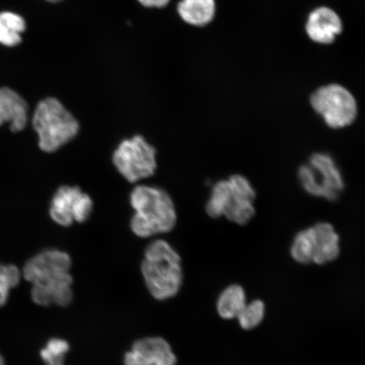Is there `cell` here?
<instances>
[{
	"label": "cell",
	"instance_id": "1",
	"mask_svg": "<svg viewBox=\"0 0 365 365\" xmlns=\"http://www.w3.org/2000/svg\"><path fill=\"white\" fill-rule=\"evenodd\" d=\"M71 267L70 255L57 249L43 250L29 259L21 273L31 285L34 303L43 307L70 305L74 299Z\"/></svg>",
	"mask_w": 365,
	"mask_h": 365
},
{
	"label": "cell",
	"instance_id": "2",
	"mask_svg": "<svg viewBox=\"0 0 365 365\" xmlns=\"http://www.w3.org/2000/svg\"><path fill=\"white\" fill-rule=\"evenodd\" d=\"M130 203L135 212L130 230L140 238L168 234L176 226L175 203L170 195L158 186L136 185L130 195Z\"/></svg>",
	"mask_w": 365,
	"mask_h": 365
},
{
	"label": "cell",
	"instance_id": "3",
	"mask_svg": "<svg viewBox=\"0 0 365 365\" xmlns=\"http://www.w3.org/2000/svg\"><path fill=\"white\" fill-rule=\"evenodd\" d=\"M141 274L154 299H172L180 291L184 279L180 255L168 241L154 240L145 250Z\"/></svg>",
	"mask_w": 365,
	"mask_h": 365
},
{
	"label": "cell",
	"instance_id": "4",
	"mask_svg": "<svg viewBox=\"0 0 365 365\" xmlns=\"http://www.w3.org/2000/svg\"><path fill=\"white\" fill-rule=\"evenodd\" d=\"M257 193L247 178L235 175L213 185L205 212L212 218L225 217L238 225H247L255 215Z\"/></svg>",
	"mask_w": 365,
	"mask_h": 365
},
{
	"label": "cell",
	"instance_id": "5",
	"mask_svg": "<svg viewBox=\"0 0 365 365\" xmlns=\"http://www.w3.org/2000/svg\"><path fill=\"white\" fill-rule=\"evenodd\" d=\"M33 125L38 136L39 148L47 153L61 149L80 131L78 121L56 98L39 102L34 113Z\"/></svg>",
	"mask_w": 365,
	"mask_h": 365
},
{
	"label": "cell",
	"instance_id": "6",
	"mask_svg": "<svg viewBox=\"0 0 365 365\" xmlns=\"http://www.w3.org/2000/svg\"><path fill=\"white\" fill-rule=\"evenodd\" d=\"M339 252V235L327 222L300 231L291 246L292 257L302 264H327L334 261Z\"/></svg>",
	"mask_w": 365,
	"mask_h": 365
},
{
	"label": "cell",
	"instance_id": "7",
	"mask_svg": "<svg viewBox=\"0 0 365 365\" xmlns=\"http://www.w3.org/2000/svg\"><path fill=\"white\" fill-rule=\"evenodd\" d=\"M113 163L132 184L148 179L157 170V150L141 135L123 140L114 150Z\"/></svg>",
	"mask_w": 365,
	"mask_h": 365
},
{
	"label": "cell",
	"instance_id": "8",
	"mask_svg": "<svg viewBox=\"0 0 365 365\" xmlns=\"http://www.w3.org/2000/svg\"><path fill=\"white\" fill-rule=\"evenodd\" d=\"M301 185L310 195L336 200L344 190V180L336 163L330 155L314 153L307 164L299 168Z\"/></svg>",
	"mask_w": 365,
	"mask_h": 365
},
{
	"label": "cell",
	"instance_id": "9",
	"mask_svg": "<svg viewBox=\"0 0 365 365\" xmlns=\"http://www.w3.org/2000/svg\"><path fill=\"white\" fill-rule=\"evenodd\" d=\"M310 103L331 129L352 125L358 115V105L353 94L339 84L319 88L312 96Z\"/></svg>",
	"mask_w": 365,
	"mask_h": 365
},
{
	"label": "cell",
	"instance_id": "10",
	"mask_svg": "<svg viewBox=\"0 0 365 365\" xmlns=\"http://www.w3.org/2000/svg\"><path fill=\"white\" fill-rule=\"evenodd\" d=\"M93 210V199L79 187L63 185L58 188L51 200L49 215L62 227L88 220Z\"/></svg>",
	"mask_w": 365,
	"mask_h": 365
},
{
	"label": "cell",
	"instance_id": "11",
	"mask_svg": "<svg viewBox=\"0 0 365 365\" xmlns=\"http://www.w3.org/2000/svg\"><path fill=\"white\" fill-rule=\"evenodd\" d=\"M177 358L171 346L162 337L137 340L125 354V365H175Z\"/></svg>",
	"mask_w": 365,
	"mask_h": 365
},
{
	"label": "cell",
	"instance_id": "12",
	"mask_svg": "<svg viewBox=\"0 0 365 365\" xmlns=\"http://www.w3.org/2000/svg\"><path fill=\"white\" fill-rule=\"evenodd\" d=\"M342 23L337 14L328 7H319L309 14L307 33L314 42L329 44L341 33Z\"/></svg>",
	"mask_w": 365,
	"mask_h": 365
},
{
	"label": "cell",
	"instance_id": "13",
	"mask_svg": "<svg viewBox=\"0 0 365 365\" xmlns=\"http://www.w3.org/2000/svg\"><path fill=\"white\" fill-rule=\"evenodd\" d=\"M29 121V105L16 91L0 88V126L10 124L13 133L25 129Z\"/></svg>",
	"mask_w": 365,
	"mask_h": 365
},
{
	"label": "cell",
	"instance_id": "14",
	"mask_svg": "<svg viewBox=\"0 0 365 365\" xmlns=\"http://www.w3.org/2000/svg\"><path fill=\"white\" fill-rule=\"evenodd\" d=\"M177 11L187 24L202 27L213 21L217 4L215 0H180Z\"/></svg>",
	"mask_w": 365,
	"mask_h": 365
},
{
	"label": "cell",
	"instance_id": "15",
	"mask_svg": "<svg viewBox=\"0 0 365 365\" xmlns=\"http://www.w3.org/2000/svg\"><path fill=\"white\" fill-rule=\"evenodd\" d=\"M26 29V21L16 13H0V43L6 47H16L21 42V35Z\"/></svg>",
	"mask_w": 365,
	"mask_h": 365
},
{
	"label": "cell",
	"instance_id": "16",
	"mask_svg": "<svg viewBox=\"0 0 365 365\" xmlns=\"http://www.w3.org/2000/svg\"><path fill=\"white\" fill-rule=\"evenodd\" d=\"M245 304L244 289L239 285H231L219 296L217 312L223 319L237 318Z\"/></svg>",
	"mask_w": 365,
	"mask_h": 365
},
{
	"label": "cell",
	"instance_id": "17",
	"mask_svg": "<svg viewBox=\"0 0 365 365\" xmlns=\"http://www.w3.org/2000/svg\"><path fill=\"white\" fill-rule=\"evenodd\" d=\"M22 273L12 264L0 263V308L8 303L12 289L20 284Z\"/></svg>",
	"mask_w": 365,
	"mask_h": 365
},
{
	"label": "cell",
	"instance_id": "18",
	"mask_svg": "<svg viewBox=\"0 0 365 365\" xmlns=\"http://www.w3.org/2000/svg\"><path fill=\"white\" fill-rule=\"evenodd\" d=\"M70 351V344L62 339H51L40 351L41 359L46 365H65L66 355Z\"/></svg>",
	"mask_w": 365,
	"mask_h": 365
},
{
	"label": "cell",
	"instance_id": "19",
	"mask_svg": "<svg viewBox=\"0 0 365 365\" xmlns=\"http://www.w3.org/2000/svg\"><path fill=\"white\" fill-rule=\"evenodd\" d=\"M264 305L259 300H255L245 307L240 313L238 317L240 326L244 329L249 330L257 327L264 317Z\"/></svg>",
	"mask_w": 365,
	"mask_h": 365
},
{
	"label": "cell",
	"instance_id": "20",
	"mask_svg": "<svg viewBox=\"0 0 365 365\" xmlns=\"http://www.w3.org/2000/svg\"><path fill=\"white\" fill-rule=\"evenodd\" d=\"M141 6L147 8H158L166 7L171 0H137Z\"/></svg>",
	"mask_w": 365,
	"mask_h": 365
},
{
	"label": "cell",
	"instance_id": "21",
	"mask_svg": "<svg viewBox=\"0 0 365 365\" xmlns=\"http://www.w3.org/2000/svg\"><path fill=\"white\" fill-rule=\"evenodd\" d=\"M0 365H6V360H4L1 353H0Z\"/></svg>",
	"mask_w": 365,
	"mask_h": 365
},
{
	"label": "cell",
	"instance_id": "22",
	"mask_svg": "<svg viewBox=\"0 0 365 365\" xmlns=\"http://www.w3.org/2000/svg\"><path fill=\"white\" fill-rule=\"evenodd\" d=\"M47 1L50 3H58L62 1V0H47Z\"/></svg>",
	"mask_w": 365,
	"mask_h": 365
}]
</instances>
